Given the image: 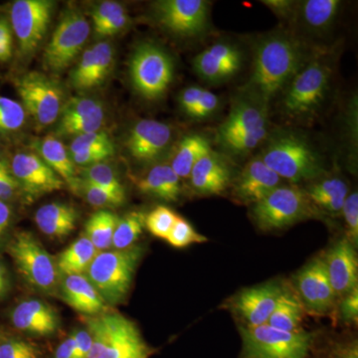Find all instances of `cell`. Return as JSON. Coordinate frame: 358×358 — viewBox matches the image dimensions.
I'll return each instance as SVG.
<instances>
[{
  "mask_svg": "<svg viewBox=\"0 0 358 358\" xmlns=\"http://www.w3.org/2000/svg\"><path fill=\"white\" fill-rule=\"evenodd\" d=\"M11 173L26 199L33 200L61 190L64 181L43 159L32 152H18L10 164Z\"/></svg>",
  "mask_w": 358,
  "mask_h": 358,
  "instance_id": "5bb4252c",
  "label": "cell"
},
{
  "mask_svg": "<svg viewBox=\"0 0 358 358\" xmlns=\"http://www.w3.org/2000/svg\"><path fill=\"white\" fill-rule=\"evenodd\" d=\"M327 358H358L357 343H343L336 345Z\"/></svg>",
  "mask_w": 358,
  "mask_h": 358,
  "instance_id": "680465c9",
  "label": "cell"
},
{
  "mask_svg": "<svg viewBox=\"0 0 358 358\" xmlns=\"http://www.w3.org/2000/svg\"><path fill=\"white\" fill-rule=\"evenodd\" d=\"M324 262L336 296H346L357 288V253L348 239L334 245Z\"/></svg>",
  "mask_w": 358,
  "mask_h": 358,
  "instance_id": "44dd1931",
  "label": "cell"
},
{
  "mask_svg": "<svg viewBox=\"0 0 358 358\" xmlns=\"http://www.w3.org/2000/svg\"><path fill=\"white\" fill-rule=\"evenodd\" d=\"M178 215L169 207L159 205L145 215V228L155 237L166 239Z\"/></svg>",
  "mask_w": 358,
  "mask_h": 358,
  "instance_id": "f35d334b",
  "label": "cell"
},
{
  "mask_svg": "<svg viewBox=\"0 0 358 358\" xmlns=\"http://www.w3.org/2000/svg\"><path fill=\"white\" fill-rule=\"evenodd\" d=\"M10 174H13L11 173L10 164L6 160L0 159V178L10 176Z\"/></svg>",
  "mask_w": 358,
  "mask_h": 358,
  "instance_id": "be15d7a7",
  "label": "cell"
},
{
  "mask_svg": "<svg viewBox=\"0 0 358 358\" xmlns=\"http://www.w3.org/2000/svg\"><path fill=\"white\" fill-rule=\"evenodd\" d=\"M145 215L141 211H131L117 220L112 247L114 250H124L134 246L145 228Z\"/></svg>",
  "mask_w": 358,
  "mask_h": 358,
  "instance_id": "e575fe53",
  "label": "cell"
},
{
  "mask_svg": "<svg viewBox=\"0 0 358 358\" xmlns=\"http://www.w3.org/2000/svg\"><path fill=\"white\" fill-rule=\"evenodd\" d=\"M11 322L18 331L42 338L53 336L61 326L57 310L39 299H27L18 303L11 313Z\"/></svg>",
  "mask_w": 358,
  "mask_h": 358,
  "instance_id": "e0dca14e",
  "label": "cell"
},
{
  "mask_svg": "<svg viewBox=\"0 0 358 358\" xmlns=\"http://www.w3.org/2000/svg\"><path fill=\"white\" fill-rule=\"evenodd\" d=\"M13 218V209L6 202L0 201V242L6 236Z\"/></svg>",
  "mask_w": 358,
  "mask_h": 358,
  "instance_id": "94428289",
  "label": "cell"
},
{
  "mask_svg": "<svg viewBox=\"0 0 358 358\" xmlns=\"http://www.w3.org/2000/svg\"><path fill=\"white\" fill-rule=\"evenodd\" d=\"M71 85L77 90H88L98 87L96 73V57L93 47L85 50L70 76Z\"/></svg>",
  "mask_w": 358,
  "mask_h": 358,
  "instance_id": "8d00e7d4",
  "label": "cell"
},
{
  "mask_svg": "<svg viewBox=\"0 0 358 358\" xmlns=\"http://www.w3.org/2000/svg\"><path fill=\"white\" fill-rule=\"evenodd\" d=\"M75 357V336L74 333L65 338L58 346L53 358H74Z\"/></svg>",
  "mask_w": 358,
  "mask_h": 358,
  "instance_id": "91938a15",
  "label": "cell"
},
{
  "mask_svg": "<svg viewBox=\"0 0 358 358\" xmlns=\"http://www.w3.org/2000/svg\"><path fill=\"white\" fill-rule=\"evenodd\" d=\"M54 2L49 0H16L10 10V25L23 55L37 50L51 21Z\"/></svg>",
  "mask_w": 358,
  "mask_h": 358,
  "instance_id": "7c38bea8",
  "label": "cell"
},
{
  "mask_svg": "<svg viewBox=\"0 0 358 358\" xmlns=\"http://www.w3.org/2000/svg\"><path fill=\"white\" fill-rule=\"evenodd\" d=\"M298 287L301 300L313 312L324 313L333 306L336 294L322 259H315L299 273Z\"/></svg>",
  "mask_w": 358,
  "mask_h": 358,
  "instance_id": "d6986e66",
  "label": "cell"
},
{
  "mask_svg": "<svg viewBox=\"0 0 358 358\" xmlns=\"http://www.w3.org/2000/svg\"><path fill=\"white\" fill-rule=\"evenodd\" d=\"M301 306L289 292L282 291L267 324L275 329L286 331H300Z\"/></svg>",
  "mask_w": 358,
  "mask_h": 358,
  "instance_id": "836d02e7",
  "label": "cell"
},
{
  "mask_svg": "<svg viewBox=\"0 0 358 358\" xmlns=\"http://www.w3.org/2000/svg\"><path fill=\"white\" fill-rule=\"evenodd\" d=\"M143 253V247L134 245L124 250L99 252L90 264L85 275L108 306L126 300Z\"/></svg>",
  "mask_w": 358,
  "mask_h": 358,
  "instance_id": "3957f363",
  "label": "cell"
},
{
  "mask_svg": "<svg viewBox=\"0 0 358 358\" xmlns=\"http://www.w3.org/2000/svg\"><path fill=\"white\" fill-rule=\"evenodd\" d=\"M81 190L87 202L99 209L117 208L126 202V197L120 196L115 193L108 192L103 188L87 182L83 179L78 180L76 190Z\"/></svg>",
  "mask_w": 358,
  "mask_h": 358,
  "instance_id": "74e56055",
  "label": "cell"
},
{
  "mask_svg": "<svg viewBox=\"0 0 358 358\" xmlns=\"http://www.w3.org/2000/svg\"><path fill=\"white\" fill-rule=\"evenodd\" d=\"M301 44L289 35L278 33L266 37L257 46L251 85L264 102L287 86L305 64Z\"/></svg>",
  "mask_w": 358,
  "mask_h": 358,
  "instance_id": "6da1fadb",
  "label": "cell"
},
{
  "mask_svg": "<svg viewBox=\"0 0 358 358\" xmlns=\"http://www.w3.org/2000/svg\"><path fill=\"white\" fill-rule=\"evenodd\" d=\"M267 133L268 127L267 128L250 131V133L232 136V138L221 141V145L226 150L235 152V154H246V152H251L254 148L258 147L267 136Z\"/></svg>",
  "mask_w": 358,
  "mask_h": 358,
  "instance_id": "ee69618b",
  "label": "cell"
},
{
  "mask_svg": "<svg viewBox=\"0 0 358 358\" xmlns=\"http://www.w3.org/2000/svg\"><path fill=\"white\" fill-rule=\"evenodd\" d=\"M202 91L203 89L199 88V87H188L181 93L180 98H179L180 107L188 117H192L193 110L201 96Z\"/></svg>",
  "mask_w": 358,
  "mask_h": 358,
  "instance_id": "816d5d0a",
  "label": "cell"
},
{
  "mask_svg": "<svg viewBox=\"0 0 358 358\" xmlns=\"http://www.w3.org/2000/svg\"><path fill=\"white\" fill-rule=\"evenodd\" d=\"M241 51L234 45L218 42L199 53L194 59L197 74L208 82L229 79L241 69Z\"/></svg>",
  "mask_w": 358,
  "mask_h": 358,
  "instance_id": "ac0fdd59",
  "label": "cell"
},
{
  "mask_svg": "<svg viewBox=\"0 0 358 358\" xmlns=\"http://www.w3.org/2000/svg\"><path fill=\"white\" fill-rule=\"evenodd\" d=\"M167 243L174 248H185L192 244H201L208 241L204 235L199 234L192 224L178 216L173 229L166 237Z\"/></svg>",
  "mask_w": 358,
  "mask_h": 358,
  "instance_id": "b9f144b4",
  "label": "cell"
},
{
  "mask_svg": "<svg viewBox=\"0 0 358 358\" xmlns=\"http://www.w3.org/2000/svg\"><path fill=\"white\" fill-rule=\"evenodd\" d=\"M82 179L92 185L103 188L108 192L126 197V190H124L119 176L115 169L105 162L86 167L83 171V178Z\"/></svg>",
  "mask_w": 358,
  "mask_h": 358,
  "instance_id": "d590c367",
  "label": "cell"
},
{
  "mask_svg": "<svg viewBox=\"0 0 358 358\" xmlns=\"http://www.w3.org/2000/svg\"><path fill=\"white\" fill-rule=\"evenodd\" d=\"M155 17L167 31L194 37L207 28L209 3L203 0H164L155 4Z\"/></svg>",
  "mask_w": 358,
  "mask_h": 358,
  "instance_id": "4fadbf2b",
  "label": "cell"
},
{
  "mask_svg": "<svg viewBox=\"0 0 358 358\" xmlns=\"http://www.w3.org/2000/svg\"><path fill=\"white\" fill-rule=\"evenodd\" d=\"M25 112L36 128L43 129L56 122L62 110L63 95L56 82L39 72H29L16 81Z\"/></svg>",
  "mask_w": 358,
  "mask_h": 358,
  "instance_id": "30bf717a",
  "label": "cell"
},
{
  "mask_svg": "<svg viewBox=\"0 0 358 358\" xmlns=\"http://www.w3.org/2000/svg\"><path fill=\"white\" fill-rule=\"evenodd\" d=\"M211 150L208 141L203 136L199 134L185 136L176 148L169 166L179 178H189L194 164Z\"/></svg>",
  "mask_w": 358,
  "mask_h": 358,
  "instance_id": "f546056e",
  "label": "cell"
},
{
  "mask_svg": "<svg viewBox=\"0 0 358 358\" xmlns=\"http://www.w3.org/2000/svg\"><path fill=\"white\" fill-rule=\"evenodd\" d=\"M70 155L84 152H115V145L105 131H95L77 136L70 145Z\"/></svg>",
  "mask_w": 358,
  "mask_h": 358,
  "instance_id": "60d3db41",
  "label": "cell"
},
{
  "mask_svg": "<svg viewBox=\"0 0 358 358\" xmlns=\"http://www.w3.org/2000/svg\"><path fill=\"white\" fill-rule=\"evenodd\" d=\"M129 70L134 90L148 101L162 98L173 80V59L152 43H141L134 49Z\"/></svg>",
  "mask_w": 358,
  "mask_h": 358,
  "instance_id": "ba28073f",
  "label": "cell"
},
{
  "mask_svg": "<svg viewBox=\"0 0 358 358\" xmlns=\"http://www.w3.org/2000/svg\"><path fill=\"white\" fill-rule=\"evenodd\" d=\"M339 0H307L301 2L303 24L313 32H322L331 27L341 8Z\"/></svg>",
  "mask_w": 358,
  "mask_h": 358,
  "instance_id": "1f68e13d",
  "label": "cell"
},
{
  "mask_svg": "<svg viewBox=\"0 0 358 358\" xmlns=\"http://www.w3.org/2000/svg\"><path fill=\"white\" fill-rule=\"evenodd\" d=\"M260 159L280 178L293 183L317 178L324 173L319 155L305 138L291 131L271 138Z\"/></svg>",
  "mask_w": 358,
  "mask_h": 358,
  "instance_id": "277c9868",
  "label": "cell"
},
{
  "mask_svg": "<svg viewBox=\"0 0 358 358\" xmlns=\"http://www.w3.org/2000/svg\"><path fill=\"white\" fill-rule=\"evenodd\" d=\"M20 192H21L20 186L17 180L13 178V174L0 178V201L6 203Z\"/></svg>",
  "mask_w": 358,
  "mask_h": 358,
  "instance_id": "9f6ffc18",
  "label": "cell"
},
{
  "mask_svg": "<svg viewBox=\"0 0 358 358\" xmlns=\"http://www.w3.org/2000/svg\"><path fill=\"white\" fill-rule=\"evenodd\" d=\"M41 159L51 169H53L61 178L67 181L68 185L76 190L78 180L74 162L71 159L65 145L52 134L45 136L43 140L36 145Z\"/></svg>",
  "mask_w": 358,
  "mask_h": 358,
  "instance_id": "83f0119b",
  "label": "cell"
},
{
  "mask_svg": "<svg viewBox=\"0 0 358 358\" xmlns=\"http://www.w3.org/2000/svg\"><path fill=\"white\" fill-rule=\"evenodd\" d=\"M273 13L282 18H288L296 13V2L289 0H267L263 1Z\"/></svg>",
  "mask_w": 358,
  "mask_h": 358,
  "instance_id": "6f0895ef",
  "label": "cell"
},
{
  "mask_svg": "<svg viewBox=\"0 0 358 358\" xmlns=\"http://www.w3.org/2000/svg\"><path fill=\"white\" fill-rule=\"evenodd\" d=\"M57 134L62 136L100 131L105 120L102 103L89 96L71 99L61 110Z\"/></svg>",
  "mask_w": 358,
  "mask_h": 358,
  "instance_id": "2e32d148",
  "label": "cell"
},
{
  "mask_svg": "<svg viewBox=\"0 0 358 358\" xmlns=\"http://www.w3.org/2000/svg\"><path fill=\"white\" fill-rule=\"evenodd\" d=\"M307 193L294 186H279L257 202L253 217L263 230H278L313 215Z\"/></svg>",
  "mask_w": 358,
  "mask_h": 358,
  "instance_id": "9c48e42d",
  "label": "cell"
},
{
  "mask_svg": "<svg viewBox=\"0 0 358 358\" xmlns=\"http://www.w3.org/2000/svg\"><path fill=\"white\" fill-rule=\"evenodd\" d=\"M86 327L92 339L89 358H150L154 353L138 326L122 313L90 315Z\"/></svg>",
  "mask_w": 358,
  "mask_h": 358,
  "instance_id": "7a4b0ae2",
  "label": "cell"
},
{
  "mask_svg": "<svg viewBox=\"0 0 358 358\" xmlns=\"http://www.w3.org/2000/svg\"><path fill=\"white\" fill-rule=\"evenodd\" d=\"M341 317L346 322H357L358 317L357 288L345 296V299L341 301Z\"/></svg>",
  "mask_w": 358,
  "mask_h": 358,
  "instance_id": "f5cc1de1",
  "label": "cell"
},
{
  "mask_svg": "<svg viewBox=\"0 0 358 358\" xmlns=\"http://www.w3.org/2000/svg\"><path fill=\"white\" fill-rule=\"evenodd\" d=\"M98 253L92 242L83 235L56 259L59 272L63 275L85 274Z\"/></svg>",
  "mask_w": 358,
  "mask_h": 358,
  "instance_id": "f1b7e54d",
  "label": "cell"
},
{
  "mask_svg": "<svg viewBox=\"0 0 358 358\" xmlns=\"http://www.w3.org/2000/svg\"><path fill=\"white\" fill-rule=\"evenodd\" d=\"M219 98L215 94L211 93L208 90L203 89L196 107L193 110V119H205L217 110Z\"/></svg>",
  "mask_w": 358,
  "mask_h": 358,
  "instance_id": "681fc988",
  "label": "cell"
},
{
  "mask_svg": "<svg viewBox=\"0 0 358 358\" xmlns=\"http://www.w3.org/2000/svg\"><path fill=\"white\" fill-rule=\"evenodd\" d=\"M96 57V82L99 86L109 76L114 65V49L109 42H98L93 45Z\"/></svg>",
  "mask_w": 358,
  "mask_h": 358,
  "instance_id": "f6af8a7d",
  "label": "cell"
},
{
  "mask_svg": "<svg viewBox=\"0 0 358 358\" xmlns=\"http://www.w3.org/2000/svg\"><path fill=\"white\" fill-rule=\"evenodd\" d=\"M7 250L29 286L48 296L57 293L61 282L57 263L32 233H17Z\"/></svg>",
  "mask_w": 358,
  "mask_h": 358,
  "instance_id": "5b68a950",
  "label": "cell"
},
{
  "mask_svg": "<svg viewBox=\"0 0 358 358\" xmlns=\"http://www.w3.org/2000/svg\"><path fill=\"white\" fill-rule=\"evenodd\" d=\"M267 114L264 108L254 103H241L233 108L229 117L218 129V141H222L238 134L267 128Z\"/></svg>",
  "mask_w": 358,
  "mask_h": 358,
  "instance_id": "484cf974",
  "label": "cell"
},
{
  "mask_svg": "<svg viewBox=\"0 0 358 358\" xmlns=\"http://www.w3.org/2000/svg\"><path fill=\"white\" fill-rule=\"evenodd\" d=\"M240 333L242 358H307L313 343L307 331H282L268 324L244 326Z\"/></svg>",
  "mask_w": 358,
  "mask_h": 358,
  "instance_id": "52a82bcc",
  "label": "cell"
},
{
  "mask_svg": "<svg viewBox=\"0 0 358 358\" xmlns=\"http://www.w3.org/2000/svg\"><path fill=\"white\" fill-rule=\"evenodd\" d=\"M138 189L164 201H176L180 195V178L169 164H159L150 169L136 182Z\"/></svg>",
  "mask_w": 358,
  "mask_h": 358,
  "instance_id": "4316f807",
  "label": "cell"
},
{
  "mask_svg": "<svg viewBox=\"0 0 358 358\" xmlns=\"http://www.w3.org/2000/svg\"><path fill=\"white\" fill-rule=\"evenodd\" d=\"M79 213L72 205L52 202L40 207L35 214L37 227L46 236L63 239L76 229Z\"/></svg>",
  "mask_w": 358,
  "mask_h": 358,
  "instance_id": "d4e9b609",
  "label": "cell"
},
{
  "mask_svg": "<svg viewBox=\"0 0 358 358\" xmlns=\"http://www.w3.org/2000/svg\"><path fill=\"white\" fill-rule=\"evenodd\" d=\"M8 274H7L6 268L0 263V293L2 294L6 293L7 288H8Z\"/></svg>",
  "mask_w": 358,
  "mask_h": 358,
  "instance_id": "6125c7cd",
  "label": "cell"
},
{
  "mask_svg": "<svg viewBox=\"0 0 358 358\" xmlns=\"http://www.w3.org/2000/svg\"><path fill=\"white\" fill-rule=\"evenodd\" d=\"M38 346L26 339L0 338V358H40Z\"/></svg>",
  "mask_w": 358,
  "mask_h": 358,
  "instance_id": "7bdbcfd3",
  "label": "cell"
},
{
  "mask_svg": "<svg viewBox=\"0 0 358 358\" xmlns=\"http://www.w3.org/2000/svg\"><path fill=\"white\" fill-rule=\"evenodd\" d=\"M75 336V357L89 358L91 350L92 339L87 329H78L74 331Z\"/></svg>",
  "mask_w": 358,
  "mask_h": 358,
  "instance_id": "11a10c76",
  "label": "cell"
},
{
  "mask_svg": "<svg viewBox=\"0 0 358 358\" xmlns=\"http://www.w3.org/2000/svg\"><path fill=\"white\" fill-rule=\"evenodd\" d=\"M129 17L128 13H124L121 15L115 17L114 20L110 21L103 27L99 28V29L94 30L95 34L99 37H108L112 36V35L117 34L121 32L127 27L129 24Z\"/></svg>",
  "mask_w": 358,
  "mask_h": 358,
  "instance_id": "db71d44e",
  "label": "cell"
},
{
  "mask_svg": "<svg viewBox=\"0 0 358 358\" xmlns=\"http://www.w3.org/2000/svg\"><path fill=\"white\" fill-rule=\"evenodd\" d=\"M331 66L322 58L303 64L286 88L282 108L293 119H307L317 112L326 99Z\"/></svg>",
  "mask_w": 358,
  "mask_h": 358,
  "instance_id": "8992f818",
  "label": "cell"
},
{
  "mask_svg": "<svg viewBox=\"0 0 358 358\" xmlns=\"http://www.w3.org/2000/svg\"><path fill=\"white\" fill-rule=\"evenodd\" d=\"M91 28L83 14L69 10L63 14L44 51V63L52 72L67 69L79 55Z\"/></svg>",
  "mask_w": 358,
  "mask_h": 358,
  "instance_id": "8fae6325",
  "label": "cell"
},
{
  "mask_svg": "<svg viewBox=\"0 0 358 358\" xmlns=\"http://www.w3.org/2000/svg\"><path fill=\"white\" fill-rule=\"evenodd\" d=\"M173 140V129L155 120H141L134 124L126 141L129 154L136 162L159 159Z\"/></svg>",
  "mask_w": 358,
  "mask_h": 358,
  "instance_id": "9a60e30c",
  "label": "cell"
},
{
  "mask_svg": "<svg viewBox=\"0 0 358 358\" xmlns=\"http://www.w3.org/2000/svg\"><path fill=\"white\" fill-rule=\"evenodd\" d=\"M59 289L68 306L87 317L109 310V306L85 274L63 275Z\"/></svg>",
  "mask_w": 358,
  "mask_h": 358,
  "instance_id": "603a6c76",
  "label": "cell"
},
{
  "mask_svg": "<svg viewBox=\"0 0 358 358\" xmlns=\"http://www.w3.org/2000/svg\"><path fill=\"white\" fill-rule=\"evenodd\" d=\"M13 32L10 22L0 18V63L7 62L13 57Z\"/></svg>",
  "mask_w": 358,
  "mask_h": 358,
  "instance_id": "c3c4849f",
  "label": "cell"
},
{
  "mask_svg": "<svg viewBox=\"0 0 358 358\" xmlns=\"http://www.w3.org/2000/svg\"><path fill=\"white\" fill-rule=\"evenodd\" d=\"M282 291L277 282L244 289L234 301V308L243 317L246 326H262L270 319Z\"/></svg>",
  "mask_w": 358,
  "mask_h": 358,
  "instance_id": "ffe728a7",
  "label": "cell"
},
{
  "mask_svg": "<svg viewBox=\"0 0 358 358\" xmlns=\"http://www.w3.org/2000/svg\"><path fill=\"white\" fill-rule=\"evenodd\" d=\"M115 152H107V150H101V152H78V154L70 155L71 159L74 164L81 166H92L95 164H101L106 159H110Z\"/></svg>",
  "mask_w": 358,
  "mask_h": 358,
  "instance_id": "f907efd6",
  "label": "cell"
},
{
  "mask_svg": "<svg viewBox=\"0 0 358 358\" xmlns=\"http://www.w3.org/2000/svg\"><path fill=\"white\" fill-rule=\"evenodd\" d=\"M119 217L108 209H99L92 214L85 225V236L88 238L98 252L112 247L115 226Z\"/></svg>",
  "mask_w": 358,
  "mask_h": 358,
  "instance_id": "d6a6232c",
  "label": "cell"
},
{
  "mask_svg": "<svg viewBox=\"0 0 358 358\" xmlns=\"http://www.w3.org/2000/svg\"><path fill=\"white\" fill-rule=\"evenodd\" d=\"M306 193L312 203L324 210L341 213L348 195V187L343 179L334 178L315 183Z\"/></svg>",
  "mask_w": 358,
  "mask_h": 358,
  "instance_id": "4dcf8cb0",
  "label": "cell"
},
{
  "mask_svg": "<svg viewBox=\"0 0 358 358\" xmlns=\"http://www.w3.org/2000/svg\"><path fill=\"white\" fill-rule=\"evenodd\" d=\"M127 13L124 7L117 1H103L95 6L92 11L94 30L103 27L121 14Z\"/></svg>",
  "mask_w": 358,
  "mask_h": 358,
  "instance_id": "7dc6e473",
  "label": "cell"
},
{
  "mask_svg": "<svg viewBox=\"0 0 358 358\" xmlns=\"http://www.w3.org/2000/svg\"><path fill=\"white\" fill-rule=\"evenodd\" d=\"M2 296V294H1V293H0V296Z\"/></svg>",
  "mask_w": 358,
  "mask_h": 358,
  "instance_id": "e7e4bbea",
  "label": "cell"
},
{
  "mask_svg": "<svg viewBox=\"0 0 358 358\" xmlns=\"http://www.w3.org/2000/svg\"><path fill=\"white\" fill-rule=\"evenodd\" d=\"M281 180L282 178L266 166L260 157H257L251 160L240 174L234 193L241 201L257 203L279 187Z\"/></svg>",
  "mask_w": 358,
  "mask_h": 358,
  "instance_id": "7402d4cb",
  "label": "cell"
},
{
  "mask_svg": "<svg viewBox=\"0 0 358 358\" xmlns=\"http://www.w3.org/2000/svg\"><path fill=\"white\" fill-rule=\"evenodd\" d=\"M230 169L226 162L213 152L200 157L190 173L193 189L200 194H220L230 181Z\"/></svg>",
  "mask_w": 358,
  "mask_h": 358,
  "instance_id": "cb8c5ba5",
  "label": "cell"
},
{
  "mask_svg": "<svg viewBox=\"0 0 358 358\" xmlns=\"http://www.w3.org/2000/svg\"><path fill=\"white\" fill-rule=\"evenodd\" d=\"M348 228V241L357 244L358 240V194L353 192L346 197L341 209Z\"/></svg>",
  "mask_w": 358,
  "mask_h": 358,
  "instance_id": "bcb514c9",
  "label": "cell"
},
{
  "mask_svg": "<svg viewBox=\"0 0 358 358\" xmlns=\"http://www.w3.org/2000/svg\"><path fill=\"white\" fill-rule=\"evenodd\" d=\"M24 108L17 101L0 96V131L10 133L22 128L25 122Z\"/></svg>",
  "mask_w": 358,
  "mask_h": 358,
  "instance_id": "ab89813d",
  "label": "cell"
}]
</instances>
